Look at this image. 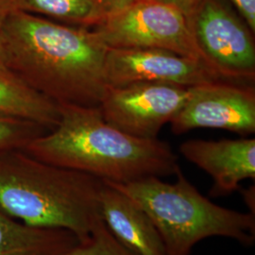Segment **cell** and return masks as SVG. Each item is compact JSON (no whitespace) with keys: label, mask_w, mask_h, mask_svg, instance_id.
Returning a JSON list of instances; mask_svg holds the SVG:
<instances>
[{"label":"cell","mask_w":255,"mask_h":255,"mask_svg":"<svg viewBox=\"0 0 255 255\" xmlns=\"http://www.w3.org/2000/svg\"><path fill=\"white\" fill-rule=\"evenodd\" d=\"M9 70L57 104L99 107L109 47L99 32L15 9L0 20Z\"/></svg>","instance_id":"obj_1"},{"label":"cell","mask_w":255,"mask_h":255,"mask_svg":"<svg viewBox=\"0 0 255 255\" xmlns=\"http://www.w3.org/2000/svg\"><path fill=\"white\" fill-rule=\"evenodd\" d=\"M58 106V124L22 149L27 154L115 183L172 176L180 167L168 143L121 131L105 121L100 107Z\"/></svg>","instance_id":"obj_2"},{"label":"cell","mask_w":255,"mask_h":255,"mask_svg":"<svg viewBox=\"0 0 255 255\" xmlns=\"http://www.w3.org/2000/svg\"><path fill=\"white\" fill-rule=\"evenodd\" d=\"M104 182L88 174L42 162L22 149L0 153V208L19 221L64 229L80 242L100 216Z\"/></svg>","instance_id":"obj_3"},{"label":"cell","mask_w":255,"mask_h":255,"mask_svg":"<svg viewBox=\"0 0 255 255\" xmlns=\"http://www.w3.org/2000/svg\"><path fill=\"white\" fill-rule=\"evenodd\" d=\"M173 183L147 177L128 183L108 182L138 204L154 223L166 255H191L210 237H225L250 248L255 242V216L210 201L179 167ZM105 182V181H104Z\"/></svg>","instance_id":"obj_4"},{"label":"cell","mask_w":255,"mask_h":255,"mask_svg":"<svg viewBox=\"0 0 255 255\" xmlns=\"http://www.w3.org/2000/svg\"><path fill=\"white\" fill-rule=\"evenodd\" d=\"M94 28L109 48L164 49L204 63L187 16L163 2L139 0Z\"/></svg>","instance_id":"obj_5"},{"label":"cell","mask_w":255,"mask_h":255,"mask_svg":"<svg viewBox=\"0 0 255 255\" xmlns=\"http://www.w3.org/2000/svg\"><path fill=\"white\" fill-rule=\"evenodd\" d=\"M203 62L221 79L255 78V33L223 0H201L188 17Z\"/></svg>","instance_id":"obj_6"},{"label":"cell","mask_w":255,"mask_h":255,"mask_svg":"<svg viewBox=\"0 0 255 255\" xmlns=\"http://www.w3.org/2000/svg\"><path fill=\"white\" fill-rule=\"evenodd\" d=\"M188 88L160 82L107 86L99 107L110 125L132 136L154 139L181 110Z\"/></svg>","instance_id":"obj_7"},{"label":"cell","mask_w":255,"mask_h":255,"mask_svg":"<svg viewBox=\"0 0 255 255\" xmlns=\"http://www.w3.org/2000/svg\"><path fill=\"white\" fill-rule=\"evenodd\" d=\"M174 134L201 128L247 136L255 132V88L218 81L188 88V97L170 121Z\"/></svg>","instance_id":"obj_8"},{"label":"cell","mask_w":255,"mask_h":255,"mask_svg":"<svg viewBox=\"0 0 255 255\" xmlns=\"http://www.w3.org/2000/svg\"><path fill=\"white\" fill-rule=\"evenodd\" d=\"M104 75L107 86L160 82L191 87L222 81L201 61L157 48H109Z\"/></svg>","instance_id":"obj_9"},{"label":"cell","mask_w":255,"mask_h":255,"mask_svg":"<svg viewBox=\"0 0 255 255\" xmlns=\"http://www.w3.org/2000/svg\"><path fill=\"white\" fill-rule=\"evenodd\" d=\"M181 154L209 174L211 198L227 197L245 180L255 179V139H190L181 144Z\"/></svg>","instance_id":"obj_10"},{"label":"cell","mask_w":255,"mask_h":255,"mask_svg":"<svg viewBox=\"0 0 255 255\" xmlns=\"http://www.w3.org/2000/svg\"><path fill=\"white\" fill-rule=\"evenodd\" d=\"M99 210L111 235L128 251L136 255H166L163 240L148 215L108 182H104L101 188Z\"/></svg>","instance_id":"obj_11"},{"label":"cell","mask_w":255,"mask_h":255,"mask_svg":"<svg viewBox=\"0 0 255 255\" xmlns=\"http://www.w3.org/2000/svg\"><path fill=\"white\" fill-rule=\"evenodd\" d=\"M79 243L69 231L33 227L0 208V255H64Z\"/></svg>","instance_id":"obj_12"},{"label":"cell","mask_w":255,"mask_h":255,"mask_svg":"<svg viewBox=\"0 0 255 255\" xmlns=\"http://www.w3.org/2000/svg\"><path fill=\"white\" fill-rule=\"evenodd\" d=\"M0 112L32 121L49 130L60 119L56 102L32 89L8 69H0Z\"/></svg>","instance_id":"obj_13"},{"label":"cell","mask_w":255,"mask_h":255,"mask_svg":"<svg viewBox=\"0 0 255 255\" xmlns=\"http://www.w3.org/2000/svg\"><path fill=\"white\" fill-rule=\"evenodd\" d=\"M16 9L81 27H96L104 20L97 0H15Z\"/></svg>","instance_id":"obj_14"},{"label":"cell","mask_w":255,"mask_h":255,"mask_svg":"<svg viewBox=\"0 0 255 255\" xmlns=\"http://www.w3.org/2000/svg\"><path fill=\"white\" fill-rule=\"evenodd\" d=\"M46 129L32 121L0 112V153L23 149Z\"/></svg>","instance_id":"obj_15"},{"label":"cell","mask_w":255,"mask_h":255,"mask_svg":"<svg viewBox=\"0 0 255 255\" xmlns=\"http://www.w3.org/2000/svg\"><path fill=\"white\" fill-rule=\"evenodd\" d=\"M64 255H136L111 235L99 216L92 228L90 237L80 242Z\"/></svg>","instance_id":"obj_16"},{"label":"cell","mask_w":255,"mask_h":255,"mask_svg":"<svg viewBox=\"0 0 255 255\" xmlns=\"http://www.w3.org/2000/svg\"><path fill=\"white\" fill-rule=\"evenodd\" d=\"M238 10L241 18L255 32V0H230Z\"/></svg>","instance_id":"obj_17"},{"label":"cell","mask_w":255,"mask_h":255,"mask_svg":"<svg viewBox=\"0 0 255 255\" xmlns=\"http://www.w3.org/2000/svg\"><path fill=\"white\" fill-rule=\"evenodd\" d=\"M104 19L117 14L135 4L139 0H97Z\"/></svg>","instance_id":"obj_18"},{"label":"cell","mask_w":255,"mask_h":255,"mask_svg":"<svg viewBox=\"0 0 255 255\" xmlns=\"http://www.w3.org/2000/svg\"><path fill=\"white\" fill-rule=\"evenodd\" d=\"M156 1L163 2L165 4L176 7L177 9L182 11L188 18L192 11L196 9V7L200 4L201 0H156Z\"/></svg>","instance_id":"obj_19"},{"label":"cell","mask_w":255,"mask_h":255,"mask_svg":"<svg viewBox=\"0 0 255 255\" xmlns=\"http://www.w3.org/2000/svg\"><path fill=\"white\" fill-rule=\"evenodd\" d=\"M241 196L243 201L246 205L247 208L249 210V213L255 216V185H251L247 188H240Z\"/></svg>","instance_id":"obj_20"},{"label":"cell","mask_w":255,"mask_h":255,"mask_svg":"<svg viewBox=\"0 0 255 255\" xmlns=\"http://www.w3.org/2000/svg\"><path fill=\"white\" fill-rule=\"evenodd\" d=\"M15 9V0H0V20Z\"/></svg>","instance_id":"obj_21"},{"label":"cell","mask_w":255,"mask_h":255,"mask_svg":"<svg viewBox=\"0 0 255 255\" xmlns=\"http://www.w3.org/2000/svg\"><path fill=\"white\" fill-rule=\"evenodd\" d=\"M0 69H8L9 70L8 65H7V57H6L1 31H0Z\"/></svg>","instance_id":"obj_22"}]
</instances>
